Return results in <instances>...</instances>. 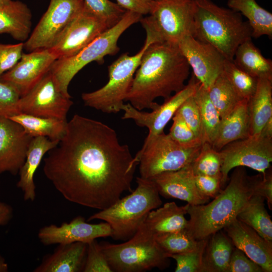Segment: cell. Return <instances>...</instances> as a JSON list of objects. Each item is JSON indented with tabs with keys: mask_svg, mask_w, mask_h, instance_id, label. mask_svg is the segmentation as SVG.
<instances>
[{
	"mask_svg": "<svg viewBox=\"0 0 272 272\" xmlns=\"http://www.w3.org/2000/svg\"><path fill=\"white\" fill-rule=\"evenodd\" d=\"M116 131L96 120L75 114L65 134L44 159L43 172L68 201L105 209L131 192L136 166Z\"/></svg>",
	"mask_w": 272,
	"mask_h": 272,
	"instance_id": "1",
	"label": "cell"
},
{
	"mask_svg": "<svg viewBox=\"0 0 272 272\" xmlns=\"http://www.w3.org/2000/svg\"><path fill=\"white\" fill-rule=\"evenodd\" d=\"M190 67L177 45L167 42L151 44L145 51L125 99L133 107L154 109L155 100H166L182 90Z\"/></svg>",
	"mask_w": 272,
	"mask_h": 272,
	"instance_id": "2",
	"label": "cell"
},
{
	"mask_svg": "<svg viewBox=\"0 0 272 272\" xmlns=\"http://www.w3.org/2000/svg\"><path fill=\"white\" fill-rule=\"evenodd\" d=\"M229 182L214 199L202 205H189L190 219L186 229L196 240L208 238L237 219L254 194L252 176L243 167L234 168Z\"/></svg>",
	"mask_w": 272,
	"mask_h": 272,
	"instance_id": "3",
	"label": "cell"
},
{
	"mask_svg": "<svg viewBox=\"0 0 272 272\" xmlns=\"http://www.w3.org/2000/svg\"><path fill=\"white\" fill-rule=\"evenodd\" d=\"M193 37L210 44L229 60L238 47L252 38L251 29L242 15L211 0H194Z\"/></svg>",
	"mask_w": 272,
	"mask_h": 272,
	"instance_id": "4",
	"label": "cell"
},
{
	"mask_svg": "<svg viewBox=\"0 0 272 272\" xmlns=\"http://www.w3.org/2000/svg\"><path fill=\"white\" fill-rule=\"evenodd\" d=\"M137 186L131 193L109 207L91 216L88 221L100 220L107 223L111 237L126 240L132 237L148 213L162 203L159 191L152 180L137 178Z\"/></svg>",
	"mask_w": 272,
	"mask_h": 272,
	"instance_id": "5",
	"label": "cell"
},
{
	"mask_svg": "<svg viewBox=\"0 0 272 272\" xmlns=\"http://www.w3.org/2000/svg\"><path fill=\"white\" fill-rule=\"evenodd\" d=\"M142 17L140 14L126 11L118 23L101 34L76 55L56 60L49 71L56 79L62 92L71 97L68 87L76 74L89 63L96 61L103 63L105 56L117 53L119 50L117 42L120 36L130 26L140 22Z\"/></svg>",
	"mask_w": 272,
	"mask_h": 272,
	"instance_id": "6",
	"label": "cell"
},
{
	"mask_svg": "<svg viewBox=\"0 0 272 272\" xmlns=\"http://www.w3.org/2000/svg\"><path fill=\"white\" fill-rule=\"evenodd\" d=\"M194 0L154 1L149 15L140 22L156 43L177 45L194 34Z\"/></svg>",
	"mask_w": 272,
	"mask_h": 272,
	"instance_id": "7",
	"label": "cell"
},
{
	"mask_svg": "<svg viewBox=\"0 0 272 272\" xmlns=\"http://www.w3.org/2000/svg\"><path fill=\"white\" fill-rule=\"evenodd\" d=\"M155 43L146 36L145 44L135 54L123 53L108 67L109 80L101 88L82 94L84 105L106 113L121 111L126 95L142 56L151 44Z\"/></svg>",
	"mask_w": 272,
	"mask_h": 272,
	"instance_id": "8",
	"label": "cell"
},
{
	"mask_svg": "<svg viewBox=\"0 0 272 272\" xmlns=\"http://www.w3.org/2000/svg\"><path fill=\"white\" fill-rule=\"evenodd\" d=\"M201 146L182 147L164 132L143 145L134 156L139 165L140 177L151 180L161 173L179 170L192 162Z\"/></svg>",
	"mask_w": 272,
	"mask_h": 272,
	"instance_id": "9",
	"label": "cell"
},
{
	"mask_svg": "<svg viewBox=\"0 0 272 272\" xmlns=\"http://www.w3.org/2000/svg\"><path fill=\"white\" fill-rule=\"evenodd\" d=\"M100 245L113 271L141 272L169 265V258L155 240L132 236L120 244Z\"/></svg>",
	"mask_w": 272,
	"mask_h": 272,
	"instance_id": "10",
	"label": "cell"
},
{
	"mask_svg": "<svg viewBox=\"0 0 272 272\" xmlns=\"http://www.w3.org/2000/svg\"><path fill=\"white\" fill-rule=\"evenodd\" d=\"M222 158V186L229 179L230 171L247 167L263 175L272 161V137L261 133L231 142L219 151Z\"/></svg>",
	"mask_w": 272,
	"mask_h": 272,
	"instance_id": "11",
	"label": "cell"
},
{
	"mask_svg": "<svg viewBox=\"0 0 272 272\" xmlns=\"http://www.w3.org/2000/svg\"><path fill=\"white\" fill-rule=\"evenodd\" d=\"M84 6V0H50L45 13L24 43L27 51L50 48Z\"/></svg>",
	"mask_w": 272,
	"mask_h": 272,
	"instance_id": "12",
	"label": "cell"
},
{
	"mask_svg": "<svg viewBox=\"0 0 272 272\" xmlns=\"http://www.w3.org/2000/svg\"><path fill=\"white\" fill-rule=\"evenodd\" d=\"M73 104L71 97L62 92L56 79L49 71L31 90L20 97L18 109L19 113L66 119Z\"/></svg>",
	"mask_w": 272,
	"mask_h": 272,
	"instance_id": "13",
	"label": "cell"
},
{
	"mask_svg": "<svg viewBox=\"0 0 272 272\" xmlns=\"http://www.w3.org/2000/svg\"><path fill=\"white\" fill-rule=\"evenodd\" d=\"M110 28L85 6L49 48L57 59L76 55Z\"/></svg>",
	"mask_w": 272,
	"mask_h": 272,
	"instance_id": "14",
	"label": "cell"
},
{
	"mask_svg": "<svg viewBox=\"0 0 272 272\" xmlns=\"http://www.w3.org/2000/svg\"><path fill=\"white\" fill-rule=\"evenodd\" d=\"M199 82L192 75L188 83L180 91L176 92L164 102L158 105L151 112L139 110L130 104H124L123 119H131L137 125L146 127L149 133L143 145L147 144L155 137L164 132V129L172 118L181 104L194 93Z\"/></svg>",
	"mask_w": 272,
	"mask_h": 272,
	"instance_id": "15",
	"label": "cell"
},
{
	"mask_svg": "<svg viewBox=\"0 0 272 272\" xmlns=\"http://www.w3.org/2000/svg\"><path fill=\"white\" fill-rule=\"evenodd\" d=\"M177 45L193 76L208 91L223 72L226 59L214 47L192 35L185 37Z\"/></svg>",
	"mask_w": 272,
	"mask_h": 272,
	"instance_id": "16",
	"label": "cell"
},
{
	"mask_svg": "<svg viewBox=\"0 0 272 272\" xmlns=\"http://www.w3.org/2000/svg\"><path fill=\"white\" fill-rule=\"evenodd\" d=\"M57 59L49 48L23 53L17 63L1 77L0 81L15 87L21 97L39 82Z\"/></svg>",
	"mask_w": 272,
	"mask_h": 272,
	"instance_id": "17",
	"label": "cell"
},
{
	"mask_svg": "<svg viewBox=\"0 0 272 272\" xmlns=\"http://www.w3.org/2000/svg\"><path fill=\"white\" fill-rule=\"evenodd\" d=\"M112 236V230L106 222L91 224L82 216L74 218L60 225L50 224L41 228L38 238L45 245L70 243L75 242L88 243L101 237Z\"/></svg>",
	"mask_w": 272,
	"mask_h": 272,
	"instance_id": "18",
	"label": "cell"
},
{
	"mask_svg": "<svg viewBox=\"0 0 272 272\" xmlns=\"http://www.w3.org/2000/svg\"><path fill=\"white\" fill-rule=\"evenodd\" d=\"M33 138L17 122L0 118V174L19 173Z\"/></svg>",
	"mask_w": 272,
	"mask_h": 272,
	"instance_id": "19",
	"label": "cell"
},
{
	"mask_svg": "<svg viewBox=\"0 0 272 272\" xmlns=\"http://www.w3.org/2000/svg\"><path fill=\"white\" fill-rule=\"evenodd\" d=\"M223 230L235 247L260 265L264 272L272 271V242L237 219Z\"/></svg>",
	"mask_w": 272,
	"mask_h": 272,
	"instance_id": "20",
	"label": "cell"
},
{
	"mask_svg": "<svg viewBox=\"0 0 272 272\" xmlns=\"http://www.w3.org/2000/svg\"><path fill=\"white\" fill-rule=\"evenodd\" d=\"M189 205L178 206L175 202L165 203L150 211L133 236L155 240L157 236L186 229Z\"/></svg>",
	"mask_w": 272,
	"mask_h": 272,
	"instance_id": "21",
	"label": "cell"
},
{
	"mask_svg": "<svg viewBox=\"0 0 272 272\" xmlns=\"http://www.w3.org/2000/svg\"><path fill=\"white\" fill-rule=\"evenodd\" d=\"M151 180L160 195L165 198L185 201L191 206L205 204L210 199L198 191L186 166L177 171L161 173Z\"/></svg>",
	"mask_w": 272,
	"mask_h": 272,
	"instance_id": "22",
	"label": "cell"
},
{
	"mask_svg": "<svg viewBox=\"0 0 272 272\" xmlns=\"http://www.w3.org/2000/svg\"><path fill=\"white\" fill-rule=\"evenodd\" d=\"M87 244L82 242L58 244L46 255L34 272H79L84 267Z\"/></svg>",
	"mask_w": 272,
	"mask_h": 272,
	"instance_id": "23",
	"label": "cell"
},
{
	"mask_svg": "<svg viewBox=\"0 0 272 272\" xmlns=\"http://www.w3.org/2000/svg\"><path fill=\"white\" fill-rule=\"evenodd\" d=\"M59 142L44 137H36L32 139L25 162L19 171L20 177L17 183V186L23 193L25 200H35L36 196L34 180L35 172L45 154L55 148Z\"/></svg>",
	"mask_w": 272,
	"mask_h": 272,
	"instance_id": "24",
	"label": "cell"
},
{
	"mask_svg": "<svg viewBox=\"0 0 272 272\" xmlns=\"http://www.w3.org/2000/svg\"><path fill=\"white\" fill-rule=\"evenodd\" d=\"M246 100H241L225 117L220 124L213 147L220 151L224 146L234 141L250 136V122Z\"/></svg>",
	"mask_w": 272,
	"mask_h": 272,
	"instance_id": "25",
	"label": "cell"
},
{
	"mask_svg": "<svg viewBox=\"0 0 272 272\" xmlns=\"http://www.w3.org/2000/svg\"><path fill=\"white\" fill-rule=\"evenodd\" d=\"M31 28L32 13L25 4L11 0L0 7V34H8L23 42L29 37Z\"/></svg>",
	"mask_w": 272,
	"mask_h": 272,
	"instance_id": "26",
	"label": "cell"
},
{
	"mask_svg": "<svg viewBox=\"0 0 272 272\" xmlns=\"http://www.w3.org/2000/svg\"><path fill=\"white\" fill-rule=\"evenodd\" d=\"M250 135L260 133L272 118V79H258L256 90L248 102Z\"/></svg>",
	"mask_w": 272,
	"mask_h": 272,
	"instance_id": "27",
	"label": "cell"
},
{
	"mask_svg": "<svg viewBox=\"0 0 272 272\" xmlns=\"http://www.w3.org/2000/svg\"><path fill=\"white\" fill-rule=\"evenodd\" d=\"M234 248L224 230L212 235L208 238L204 251L202 272H228Z\"/></svg>",
	"mask_w": 272,
	"mask_h": 272,
	"instance_id": "28",
	"label": "cell"
},
{
	"mask_svg": "<svg viewBox=\"0 0 272 272\" xmlns=\"http://www.w3.org/2000/svg\"><path fill=\"white\" fill-rule=\"evenodd\" d=\"M233 61L237 67L253 77L272 79L271 60L263 56L251 38L238 47Z\"/></svg>",
	"mask_w": 272,
	"mask_h": 272,
	"instance_id": "29",
	"label": "cell"
},
{
	"mask_svg": "<svg viewBox=\"0 0 272 272\" xmlns=\"http://www.w3.org/2000/svg\"><path fill=\"white\" fill-rule=\"evenodd\" d=\"M19 123L25 131L32 137H44L60 141L65 133L67 121L20 113L9 117Z\"/></svg>",
	"mask_w": 272,
	"mask_h": 272,
	"instance_id": "30",
	"label": "cell"
},
{
	"mask_svg": "<svg viewBox=\"0 0 272 272\" xmlns=\"http://www.w3.org/2000/svg\"><path fill=\"white\" fill-rule=\"evenodd\" d=\"M229 9L239 13L247 19L252 37L266 35L272 37V14L262 8L256 0H228Z\"/></svg>",
	"mask_w": 272,
	"mask_h": 272,
	"instance_id": "31",
	"label": "cell"
},
{
	"mask_svg": "<svg viewBox=\"0 0 272 272\" xmlns=\"http://www.w3.org/2000/svg\"><path fill=\"white\" fill-rule=\"evenodd\" d=\"M264 200L263 197L253 194L237 219L253 228L265 239L272 242V221L265 208Z\"/></svg>",
	"mask_w": 272,
	"mask_h": 272,
	"instance_id": "32",
	"label": "cell"
},
{
	"mask_svg": "<svg viewBox=\"0 0 272 272\" xmlns=\"http://www.w3.org/2000/svg\"><path fill=\"white\" fill-rule=\"evenodd\" d=\"M193 97L198 106L202 127V142L212 145L220 124L219 112L211 102L208 91L199 83Z\"/></svg>",
	"mask_w": 272,
	"mask_h": 272,
	"instance_id": "33",
	"label": "cell"
},
{
	"mask_svg": "<svg viewBox=\"0 0 272 272\" xmlns=\"http://www.w3.org/2000/svg\"><path fill=\"white\" fill-rule=\"evenodd\" d=\"M209 98L221 119L227 115L242 99L238 96L223 72L208 90Z\"/></svg>",
	"mask_w": 272,
	"mask_h": 272,
	"instance_id": "34",
	"label": "cell"
},
{
	"mask_svg": "<svg viewBox=\"0 0 272 272\" xmlns=\"http://www.w3.org/2000/svg\"><path fill=\"white\" fill-rule=\"evenodd\" d=\"M222 165L220 151L214 149L211 144L203 143L189 167L193 173L217 177L222 180Z\"/></svg>",
	"mask_w": 272,
	"mask_h": 272,
	"instance_id": "35",
	"label": "cell"
},
{
	"mask_svg": "<svg viewBox=\"0 0 272 272\" xmlns=\"http://www.w3.org/2000/svg\"><path fill=\"white\" fill-rule=\"evenodd\" d=\"M155 239L167 257L170 254L193 251L200 246L203 240L194 239L186 229L161 234Z\"/></svg>",
	"mask_w": 272,
	"mask_h": 272,
	"instance_id": "36",
	"label": "cell"
},
{
	"mask_svg": "<svg viewBox=\"0 0 272 272\" xmlns=\"http://www.w3.org/2000/svg\"><path fill=\"white\" fill-rule=\"evenodd\" d=\"M223 73L238 96L242 100L248 101L254 94L258 79L245 73L233 62L226 59Z\"/></svg>",
	"mask_w": 272,
	"mask_h": 272,
	"instance_id": "37",
	"label": "cell"
},
{
	"mask_svg": "<svg viewBox=\"0 0 272 272\" xmlns=\"http://www.w3.org/2000/svg\"><path fill=\"white\" fill-rule=\"evenodd\" d=\"M85 6L111 28L121 19L126 11L109 0H84Z\"/></svg>",
	"mask_w": 272,
	"mask_h": 272,
	"instance_id": "38",
	"label": "cell"
},
{
	"mask_svg": "<svg viewBox=\"0 0 272 272\" xmlns=\"http://www.w3.org/2000/svg\"><path fill=\"white\" fill-rule=\"evenodd\" d=\"M172 119L173 123L168 134L174 142L185 148L202 145L201 139L187 125L178 112H176Z\"/></svg>",
	"mask_w": 272,
	"mask_h": 272,
	"instance_id": "39",
	"label": "cell"
},
{
	"mask_svg": "<svg viewBox=\"0 0 272 272\" xmlns=\"http://www.w3.org/2000/svg\"><path fill=\"white\" fill-rule=\"evenodd\" d=\"M208 238L203 239L200 246L193 251L168 256L176 261L175 272H202V258Z\"/></svg>",
	"mask_w": 272,
	"mask_h": 272,
	"instance_id": "40",
	"label": "cell"
},
{
	"mask_svg": "<svg viewBox=\"0 0 272 272\" xmlns=\"http://www.w3.org/2000/svg\"><path fill=\"white\" fill-rule=\"evenodd\" d=\"M87 254L83 271L113 272L100 245L96 240L87 243Z\"/></svg>",
	"mask_w": 272,
	"mask_h": 272,
	"instance_id": "41",
	"label": "cell"
},
{
	"mask_svg": "<svg viewBox=\"0 0 272 272\" xmlns=\"http://www.w3.org/2000/svg\"><path fill=\"white\" fill-rule=\"evenodd\" d=\"M20 97L15 87L0 81V118H9L20 113L18 102Z\"/></svg>",
	"mask_w": 272,
	"mask_h": 272,
	"instance_id": "42",
	"label": "cell"
},
{
	"mask_svg": "<svg viewBox=\"0 0 272 272\" xmlns=\"http://www.w3.org/2000/svg\"><path fill=\"white\" fill-rule=\"evenodd\" d=\"M176 112L180 114L187 125L202 141L200 116L198 106L193 95L187 99Z\"/></svg>",
	"mask_w": 272,
	"mask_h": 272,
	"instance_id": "43",
	"label": "cell"
},
{
	"mask_svg": "<svg viewBox=\"0 0 272 272\" xmlns=\"http://www.w3.org/2000/svg\"><path fill=\"white\" fill-rule=\"evenodd\" d=\"M186 167L191 179L198 191L203 196L209 198H215L221 191V178L193 173L189 165Z\"/></svg>",
	"mask_w": 272,
	"mask_h": 272,
	"instance_id": "44",
	"label": "cell"
},
{
	"mask_svg": "<svg viewBox=\"0 0 272 272\" xmlns=\"http://www.w3.org/2000/svg\"><path fill=\"white\" fill-rule=\"evenodd\" d=\"M24 48L23 42L15 44L0 43V78L20 60Z\"/></svg>",
	"mask_w": 272,
	"mask_h": 272,
	"instance_id": "45",
	"label": "cell"
},
{
	"mask_svg": "<svg viewBox=\"0 0 272 272\" xmlns=\"http://www.w3.org/2000/svg\"><path fill=\"white\" fill-rule=\"evenodd\" d=\"M228 272H264L262 268L250 259L242 251L234 247Z\"/></svg>",
	"mask_w": 272,
	"mask_h": 272,
	"instance_id": "46",
	"label": "cell"
},
{
	"mask_svg": "<svg viewBox=\"0 0 272 272\" xmlns=\"http://www.w3.org/2000/svg\"><path fill=\"white\" fill-rule=\"evenodd\" d=\"M254 194L263 197L266 200L269 210H272V174L268 168L265 174L259 173L252 176Z\"/></svg>",
	"mask_w": 272,
	"mask_h": 272,
	"instance_id": "47",
	"label": "cell"
},
{
	"mask_svg": "<svg viewBox=\"0 0 272 272\" xmlns=\"http://www.w3.org/2000/svg\"><path fill=\"white\" fill-rule=\"evenodd\" d=\"M117 4L125 11L142 16L149 14L153 0H116Z\"/></svg>",
	"mask_w": 272,
	"mask_h": 272,
	"instance_id": "48",
	"label": "cell"
},
{
	"mask_svg": "<svg viewBox=\"0 0 272 272\" xmlns=\"http://www.w3.org/2000/svg\"><path fill=\"white\" fill-rule=\"evenodd\" d=\"M13 217V208L10 205L0 200V226L7 225Z\"/></svg>",
	"mask_w": 272,
	"mask_h": 272,
	"instance_id": "49",
	"label": "cell"
},
{
	"mask_svg": "<svg viewBox=\"0 0 272 272\" xmlns=\"http://www.w3.org/2000/svg\"><path fill=\"white\" fill-rule=\"evenodd\" d=\"M260 133L266 136L272 137V118L266 122Z\"/></svg>",
	"mask_w": 272,
	"mask_h": 272,
	"instance_id": "50",
	"label": "cell"
},
{
	"mask_svg": "<svg viewBox=\"0 0 272 272\" xmlns=\"http://www.w3.org/2000/svg\"><path fill=\"white\" fill-rule=\"evenodd\" d=\"M8 270V264L5 259L0 254V272H7Z\"/></svg>",
	"mask_w": 272,
	"mask_h": 272,
	"instance_id": "51",
	"label": "cell"
},
{
	"mask_svg": "<svg viewBox=\"0 0 272 272\" xmlns=\"http://www.w3.org/2000/svg\"><path fill=\"white\" fill-rule=\"evenodd\" d=\"M11 0H0V7L10 3Z\"/></svg>",
	"mask_w": 272,
	"mask_h": 272,
	"instance_id": "52",
	"label": "cell"
},
{
	"mask_svg": "<svg viewBox=\"0 0 272 272\" xmlns=\"http://www.w3.org/2000/svg\"><path fill=\"white\" fill-rule=\"evenodd\" d=\"M153 1H158V0H153Z\"/></svg>",
	"mask_w": 272,
	"mask_h": 272,
	"instance_id": "53",
	"label": "cell"
}]
</instances>
